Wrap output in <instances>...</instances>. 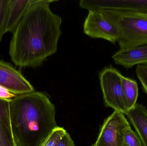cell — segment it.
<instances>
[{
  "mask_svg": "<svg viewBox=\"0 0 147 146\" xmlns=\"http://www.w3.org/2000/svg\"><path fill=\"white\" fill-rule=\"evenodd\" d=\"M54 0H33L13 33L11 60L20 67H36L57 51L62 20L53 13Z\"/></svg>",
  "mask_w": 147,
  "mask_h": 146,
  "instance_id": "6da1fadb",
  "label": "cell"
},
{
  "mask_svg": "<svg viewBox=\"0 0 147 146\" xmlns=\"http://www.w3.org/2000/svg\"><path fill=\"white\" fill-rule=\"evenodd\" d=\"M9 111L17 146H42L58 127L55 106L42 92L34 91L16 96L9 102Z\"/></svg>",
  "mask_w": 147,
  "mask_h": 146,
  "instance_id": "7a4b0ae2",
  "label": "cell"
},
{
  "mask_svg": "<svg viewBox=\"0 0 147 146\" xmlns=\"http://www.w3.org/2000/svg\"><path fill=\"white\" fill-rule=\"evenodd\" d=\"M103 16L116 28L120 49L147 45V13L101 9Z\"/></svg>",
  "mask_w": 147,
  "mask_h": 146,
  "instance_id": "3957f363",
  "label": "cell"
},
{
  "mask_svg": "<svg viewBox=\"0 0 147 146\" xmlns=\"http://www.w3.org/2000/svg\"><path fill=\"white\" fill-rule=\"evenodd\" d=\"M122 75L112 66L99 73L100 85L105 106L126 115L129 109L122 83Z\"/></svg>",
  "mask_w": 147,
  "mask_h": 146,
  "instance_id": "277c9868",
  "label": "cell"
},
{
  "mask_svg": "<svg viewBox=\"0 0 147 146\" xmlns=\"http://www.w3.org/2000/svg\"><path fill=\"white\" fill-rule=\"evenodd\" d=\"M125 115L114 111L104 122L98 137L93 146H122L123 135L130 127Z\"/></svg>",
  "mask_w": 147,
  "mask_h": 146,
  "instance_id": "5b68a950",
  "label": "cell"
},
{
  "mask_svg": "<svg viewBox=\"0 0 147 146\" xmlns=\"http://www.w3.org/2000/svg\"><path fill=\"white\" fill-rule=\"evenodd\" d=\"M84 32L92 38L103 39L114 44L119 39L116 28L98 11H89L84 22Z\"/></svg>",
  "mask_w": 147,
  "mask_h": 146,
  "instance_id": "8992f818",
  "label": "cell"
},
{
  "mask_svg": "<svg viewBox=\"0 0 147 146\" xmlns=\"http://www.w3.org/2000/svg\"><path fill=\"white\" fill-rule=\"evenodd\" d=\"M79 5L89 11L108 9L147 13V0H81Z\"/></svg>",
  "mask_w": 147,
  "mask_h": 146,
  "instance_id": "52a82bcc",
  "label": "cell"
},
{
  "mask_svg": "<svg viewBox=\"0 0 147 146\" xmlns=\"http://www.w3.org/2000/svg\"><path fill=\"white\" fill-rule=\"evenodd\" d=\"M0 86L15 95L34 91L32 86L20 72L2 60H0Z\"/></svg>",
  "mask_w": 147,
  "mask_h": 146,
  "instance_id": "ba28073f",
  "label": "cell"
},
{
  "mask_svg": "<svg viewBox=\"0 0 147 146\" xmlns=\"http://www.w3.org/2000/svg\"><path fill=\"white\" fill-rule=\"evenodd\" d=\"M115 64L127 69L147 63V45L120 49L112 57Z\"/></svg>",
  "mask_w": 147,
  "mask_h": 146,
  "instance_id": "9c48e42d",
  "label": "cell"
},
{
  "mask_svg": "<svg viewBox=\"0 0 147 146\" xmlns=\"http://www.w3.org/2000/svg\"><path fill=\"white\" fill-rule=\"evenodd\" d=\"M139 136L142 146H147V109L146 106L136 103L126 114Z\"/></svg>",
  "mask_w": 147,
  "mask_h": 146,
  "instance_id": "30bf717a",
  "label": "cell"
},
{
  "mask_svg": "<svg viewBox=\"0 0 147 146\" xmlns=\"http://www.w3.org/2000/svg\"><path fill=\"white\" fill-rule=\"evenodd\" d=\"M10 100L0 99V146H17L11 127Z\"/></svg>",
  "mask_w": 147,
  "mask_h": 146,
  "instance_id": "8fae6325",
  "label": "cell"
},
{
  "mask_svg": "<svg viewBox=\"0 0 147 146\" xmlns=\"http://www.w3.org/2000/svg\"><path fill=\"white\" fill-rule=\"evenodd\" d=\"M33 0H10L7 18V32L13 33Z\"/></svg>",
  "mask_w": 147,
  "mask_h": 146,
  "instance_id": "7c38bea8",
  "label": "cell"
},
{
  "mask_svg": "<svg viewBox=\"0 0 147 146\" xmlns=\"http://www.w3.org/2000/svg\"><path fill=\"white\" fill-rule=\"evenodd\" d=\"M122 83L124 94L129 109L137 103L139 96V88L136 81L123 75L121 77Z\"/></svg>",
  "mask_w": 147,
  "mask_h": 146,
  "instance_id": "4fadbf2b",
  "label": "cell"
},
{
  "mask_svg": "<svg viewBox=\"0 0 147 146\" xmlns=\"http://www.w3.org/2000/svg\"><path fill=\"white\" fill-rule=\"evenodd\" d=\"M10 0H0V42L7 32V18Z\"/></svg>",
  "mask_w": 147,
  "mask_h": 146,
  "instance_id": "5bb4252c",
  "label": "cell"
},
{
  "mask_svg": "<svg viewBox=\"0 0 147 146\" xmlns=\"http://www.w3.org/2000/svg\"><path fill=\"white\" fill-rule=\"evenodd\" d=\"M122 146H142L139 136L132 130L131 126L127 128L123 133Z\"/></svg>",
  "mask_w": 147,
  "mask_h": 146,
  "instance_id": "9a60e30c",
  "label": "cell"
},
{
  "mask_svg": "<svg viewBox=\"0 0 147 146\" xmlns=\"http://www.w3.org/2000/svg\"><path fill=\"white\" fill-rule=\"evenodd\" d=\"M66 132L63 127H58L53 131L42 146H58Z\"/></svg>",
  "mask_w": 147,
  "mask_h": 146,
  "instance_id": "2e32d148",
  "label": "cell"
},
{
  "mask_svg": "<svg viewBox=\"0 0 147 146\" xmlns=\"http://www.w3.org/2000/svg\"><path fill=\"white\" fill-rule=\"evenodd\" d=\"M136 73L140 82L143 91L147 95V66L139 65L136 66Z\"/></svg>",
  "mask_w": 147,
  "mask_h": 146,
  "instance_id": "e0dca14e",
  "label": "cell"
},
{
  "mask_svg": "<svg viewBox=\"0 0 147 146\" xmlns=\"http://www.w3.org/2000/svg\"><path fill=\"white\" fill-rule=\"evenodd\" d=\"M58 146H75L70 135L66 132L60 140Z\"/></svg>",
  "mask_w": 147,
  "mask_h": 146,
  "instance_id": "ac0fdd59",
  "label": "cell"
},
{
  "mask_svg": "<svg viewBox=\"0 0 147 146\" xmlns=\"http://www.w3.org/2000/svg\"><path fill=\"white\" fill-rule=\"evenodd\" d=\"M16 96V95L11 93L7 89L0 86V99L10 100Z\"/></svg>",
  "mask_w": 147,
  "mask_h": 146,
  "instance_id": "d6986e66",
  "label": "cell"
},
{
  "mask_svg": "<svg viewBox=\"0 0 147 146\" xmlns=\"http://www.w3.org/2000/svg\"></svg>",
  "mask_w": 147,
  "mask_h": 146,
  "instance_id": "ffe728a7",
  "label": "cell"
}]
</instances>
